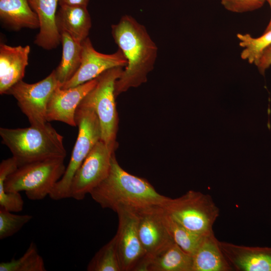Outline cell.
Listing matches in <instances>:
<instances>
[{"label":"cell","instance_id":"6da1fadb","mask_svg":"<svg viewBox=\"0 0 271 271\" xmlns=\"http://www.w3.org/2000/svg\"><path fill=\"white\" fill-rule=\"evenodd\" d=\"M111 34L127 60L115 82L117 96L147 81L148 75L156 63L158 47L145 27L130 15L123 16L117 24L111 26Z\"/></svg>","mask_w":271,"mask_h":271},{"label":"cell","instance_id":"7a4b0ae2","mask_svg":"<svg viewBox=\"0 0 271 271\" xmlns=\"http://www.w3.org/2000/svg\"><path fill=\"white\" fill-rule=\"evenodd\" d=\"M102 208L114 212L120 208L137 212L148 208L162 207L169 197L158 193L146 180L132 175L118 163L114 153L107 176L90 192Z\"/></svg>","mask_w":271,"mask_h":271},{"label":"cell","instance_id":"3957f363","mask_svg":"<svg viewBox=\"0 0 271 271\" xmlns=\"http://www.w3.org/2000/svg\"><path fill=\"white\" fill-rule=\"evenodd\" d=\"M64 159L53 158L18 167L13 157L0 164V196L24 191L28 198L39 201L49 196L64 175Z\"/></svg>","mask_w":271,"mask_h":271},{"label":"cell","instance_id":"277c9868","mask_svg":"<svg viewBox=\"0 0 271 271\" xmlns=\"http://www.w3.org/2000/svg\"><path fill=\"white\" fill-rule=\"evenodd\" d=\"M0 136L19 167L49 159H65L67 155L63 137L48 122L41 127H1Z\"/></svg>","mask_w":271,"mask_h":271},{"label":"cell","instance_id":"5b68a950","mask_svg":"<svg viewBox=\"0 0 271 271\" xmlns=\"http://www.w3.org/2000/svg\"><path fill=\"white\" fill-rule=\"evenodd\" d=\"M75 118L78 127V136L65 173L49 195L55 201L70 198L71 185L75 174L94 146L101 139L99 120L93 109L79 104Z\"/></svg>","mask_w":271,"mask_h":271},{"label":"cell","instance_id":"8992f818","mask_svg":"<svg viewBox=\"0 0 271 271\" xmlns=\"http://www.w3.org/2000/svg\"><path fill=\"white\" fill-rule=\"evenodd\" d=\"M164 211L189 230L202 235L213 232L219 209L208 194L190 190L183 195L170 198Z\"/></svg>","mask_w":271,"mask_h":271},{"label":"cell","instance_id":"52a82bcc","mask_svg":"<svg viewBox=\"0 0 271 271\" xmlns=\"http://www.w3.org/2000/svg\"><path fill=\"white\" fill-rule=\"evenodd\" d=\"M122 68L114 67L98 76L95 86L80 103L95 112L101 127V140L113 149L115 148L118 125L115 84L121 75Z\"/></svg>","mask_w":271,"mask_h":271},{"label":"cell","instance_id":"ba28073f","mask_svg":"<svg viewBox=\"0 0 271 271\" xmlns=\"http://www.w3.org/2000/svg\"><path fill=\"white\" fill-rule=\"evenodd\" d=\"M61 84L54 70L44 79L32 84L21 80L11 87L5 94L13 96L22 111L27 117L31 126H44L46 119L47 105L50 98Z\"/></svg>","mask_w":271,"mask_h":271},{"label":"cell","instance_id":"9c48e42d","mask_svg":"<svg viewBox=\"0 0 271 271\" xmlns=\"http://www.w3.org/2000/svg\"><path fill=\"white\" fill-rule=\"evenodd\" d=\"M114 151L101 140L96 143L72 179L70 198L83 200L107 176Z\"/></svg>","mask_w":271,"mask_h":271},{"label":"cell","instance_id":"30bf717a","mask_svg":"<svg viewBox=\"0 0 271 271\" xmlns=\"http://www.w3.org/2000/svg\"><path fill=\"white\" fill-rule=\"evenodd\" d=\"M116 213L118 224L114 236L121 271H139L147 255L138 233L137 216L127 209Z\"/></svg>","mask_w":271,"mask_h":271},{"label":"cell","instance_id":"8fae6325","mask_svg":"<svg viewBox=\"0 0 271 271\" xmlns=\"http://www.w3.org/2000/svg\"><path fill=\"white\" fill-rule=\"evenodd\" d=\"M82 53L80 66L74 76L60 87L66 89L91 80L104 72L117 67H125L127 60L118 49L115 52L105 54L97 51L90 39L87 37L82 42Z\"/></svg>","mask_w":271,"mask_h":271},{"label":"cell","instance_id":"7c38bea8","mask_svg":"<svg viewBox=\"0 0 271 271\" xmlns=\"http://www.w3.org/2000/svg\"><path fill=\"white\" fill-rule=\"evenodd\" d=\"M139 237L147 257L155 255L174 242L163 219L161 206L134 212Z\"/></svg>","mask_w":271,"mask_h":271},{"label":"cell","instance_id":"4fadbf2b","mask_svg":"<svg viewBox=\"0 0 271 271\" xmlns=\"http://www.w3.org/2000/svg\"><path fill=\"white\" fill-rule=\"evenodd\" d=\"M97 82V77L66 89L58 86L52 93L47 105V121H59L72 126H77L75 118L76 109Z\"/></svg>","mask_w":271,"mask_h":271},{"label":"cell","instance_id":"5bb4252c","mask_svg":"<svg viewBox=\"0 0 271 271\" xmlns=\"http://www.w3.org/2000/svg\"><path fill=\"white\" fill-rule=\"evenodd\" d=\"M232 270L271 271V247L248 246L219 241Z\"/></svg>","mask_w":271,"mask_h":271},{"label":"cell","instance_id":"9a60e30c","mask_svg":"<svg viewBox=\"0 0 271 271\" xmlns=\"http://www.w3.org/2000/svg\"><path fill=\"white\" fill-rule=\"evenodd\" d=\"M31 48L0 44V93L5 94L13 85L23 80L28 65Z\"/></svg>","mask_w":271,"mask_h":271},{"label":"cell","instance_id":"2e32d148","mask_svg":"<svg viewBox=\"0 0 271 271\" xmlns=\"http://www.w3.org/2000/svg\"><path fill=\"white\" fill-rule=\"evenodd\" d=\"M39 21V32L34 43L47 50L57 48L61 43L56 15L58 0H28Z\"/></svg>","mask_w":271,"mask_h":271},{"label":"cell","instance_id":"e0dca14e","mask_svg":"<svg viewBox=\"0 0 271 271\" xmlns=\"http://www.w3.org/2000/svg\"><path fill=\"white\" fill-rule=\"evenodd\" d=\"M192 271H230L232 269L214 232L205 235L192 255Z\"/></svg>","mask_w":271,"mask_h":271},{"label":"cell","instance_id":"ac0fdd59","mask_svg":"<svg viewBox=\"0 0 271 271\" xmlns=\"http://www.w3.org/2000/svg\"><path fill=\"white\" fill-rule=\"evenodd\" d=\"M141 267V271H192V256L173 242L147 257Z\"/></svg>","mask_w":271,"mask_h":271},{"label":"cell","instance_id":"d6986e66","mask_svg":"<svg viewBox=\"0 0 271 271\" xmlns=\"http://www.w3.org/2000/svg\"><path fill=\"white\" fill-rule=\"evenodd\" d=\"M0 19L5 26L14 31L40 26L38 17L28 0H0Z\"/></svg>","mask_w":271,"mask_h":271},{"label":"cell","instance_id":"ffe728a7","mask_svg":"<svg viewBox=\"0 0 271 271\" xmlns=\"http://www.w3.org/2000/svg\"><path fill=\"white\" fill-rule=\"evenodd\" d=\"M87 7L60 6L56 15L58 27L64 29L74 39L81 43L88 37L91 27V19Z\"/></svg>","mask_w":271,"mask_h":271},{"label":"cell","instance_id":"44dd1931","mask_svg":"<svg viewBox=\"0 0 271 271\" xmlns=\"http://www.w3.org/2000/svg\"><path fill=\"white\" fill-rule=\"evenodd\" d=\"M58 28L61 36L62 54L61 61L54 70L61 86L78 70L81 62L82 47V42L76 41L64 29Z\"/></svg>","mask_w":271,"mask_h":271},{"label":"cell","instance_id":"7402d4cb","mask_svg":"<svg viewBox=\"0 0 271 271\" xmlns=\"http://www.w3.org/2000/svg\"><path fill=\"white\" fill-rule=\"evenodd\" d=\"M162 210L164 222L174 241L185 251L192 255L205 235L189 230Z\"/></svg>","mask_w":271,"mask_h":271},{"label":"cell","instance_id":"603a6c76","mask_svg":"<svg viewBox=\"0 0 271 271\" xmlns=\"http://www.w3.org/2000/svg\"><path fill=\"white\" fill-rule=\"evenodd\" d=\"M44 261L34 242H31L24 254L18 259L0 263V271H46Z\"/></svg>","mask_w":271,"mask_h":271},{"label":"cell","instance_id":"cb8c5ba5","mask_svg":"<svg viewBox=\"0 0 271 271\" xmlns=\"http://www.w3.org/2000/svg\"><path fill=\"white\" fill-rule=\"evenodd\" d=\"M239 46L243 48L240 56L250 64H257L263 51L271 45V30L260 37L253 38L249 34H237Z\"/></svg>","mask_w":271,"mask_h":271},{"label":"cell","instance_id":"d4e9b609","mask_svg":"<svg viewBox=\"0 0 271 271\" xmlns=\"http://www.w3.org/2000/svg\"><path fill=\"white\" fill-rule=\"evenodd\" d=\"M87 271H121L114 236L94 254L88 263Z\"/></svg>","mask_w":271,"mask_h":271},{"label":"cell","instance_id":"484cf974","mask_svg":"<svg viewBox=\"0 0 271 271\" xmlns=\"http://www.w3.org/2000/svg\"><path fill=\"white\" fill-rule=\"evenodd\" d=\"M0 207V239H4L20 231L30 222L33 216L28 214L19 215Z\"/></svg>","mask_w":271,"mask_h":271},{"label":"cell","instance_id":"4316f807","mask_svg":"<svg viewBox=\"0 0 271 271\" xmlns=\"http://www.w3.org/2000/svg\"><path fill=\"white\" fill-rule=\"evenodd\" d=\"M266 0H221L223 7L234 13H244L261 7Z\"/></svg>","mask_w":271,"mask_h":271},{"label":"cell","instance_id":"83f0119b","mask_svg":"<svg viewBox=\"0 0 271 271\" xmlns=\"http://www.w3.org/2000/svg\"><path fill=\"white\" fill-rule=\"evenodd\" d=\"M271 65V45L262 53L256 66L259 72L264 74L265 70Z\"/></svg>","mask_w":271,"mask_h":271},{"label":"cell","instance_id":"f1b7e54d","mask_svg":"<svg viewBox=\"0 0 271 271\" xmlns=\"http://www.w3.org/2000/svg\"><path fill=\"white\" fill-rule=\"evenodd\" d=\"M89 0H58L60 6H87Z\"/></svg>","mask_w":271,"mask_h":271},{"label":"cell","instance_id":"f546056e","mask_svg":"<svg viewBox=\"0 0 271 271\" xmlns=\"http://www.w3.org/2000/svg\"><path fill=\"white\" fill-rule=\"evenodd\" d=\"M271 30V19H270V20L266 27V28L265 29L264 32H267L268 31H269Z\"/></svg>","mask_w":271,"mask_h":271},{"label":"cell","instance_id":"4dcf8cb0","mask_svg":"<svg viewBox=\"0 0 271 271\" xmlns=\"http://www.w3.org/2000/svg\"><path fill=\"white\" fill-rule=\"evenodd\" d=\"M266 1L268 2V4H269L270 7L271 8V0H266Z\"/></svg>","mask_w":271,"mask_h":271}]
</instances>
